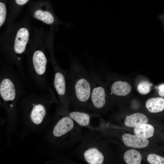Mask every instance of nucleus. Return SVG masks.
Here are the masks:
<instances>
[{
    "mask_svg": "<svg viewBox=\"0 0 164 164\" xmlns=\"http://www.w3.org/2000/svg\"><path fill=\"white\" fill-rule=\"evenodd\" d=\"M67 83L70 105L77 108L87 107L91 90V79L90 74L76 61L71 63Z\"/></svg>",
    "mask_w": 164,
    "mask_h": 164,
    "instance_id": "nucleus-1",
    "label": "nucleus"
},
{
    "mask_svg": "<svg viewBox=\"0 0 164 164\" xmlns=\"http://www.w3.org/2000/svg\"><path fill=\"white\" fill-rule=\"evenodd\" d=\"M0 67V97L5 107L12 109L29 88L13 66L7 63Z\"/></svg>",
    "mask_w": 164,
    "mask_h": 164,
    "instance_id": "nucleus-2",
    "label": "nucleus"
},
{
    "mask_svg": "<svg viewBox=\"0 0 164 164\" xmlns=\"http://www.w3.org/2000/svg\"><path fill=\"white\" fill-rule=\"evenodd\" d=\"M92 88L89 102L87 107L99 111L105 106L106 102L107 92L103 82L96 73H90Z\"/></svg>",
    "mask_w": 164,
    "mask_h": 164,
    "instance_id": "nucleus-3",
    "label": "nucleus"
},
{
    "mask_svg": "<svg viewBox=\"0 0 164 164\" xmlns=\"http://www.w3.org/2000/svg\"><path fill=\"white\" fill-rule=\"evenodd\" d=\"M54 71L53 86L63 105L68 108L70 104L67 92V71L62 69L54 59H51Z\"/></svg>",
    "mask_w": 164,
    "mask_h": 164,
    "instance_id": "nucleus-4",
    "label": "nucleus"
},
{
    "mask_svg": "<svg viewBox=\"0 0 164 164\" xmlns=\"http://www.w3.org/2000/svg\"><path fill=\"white\" fill-rule=\"evenodd\" d=\"M74 125L73 120L69 116L63 117L55 126L53 134L56 137L62 136L72 130Z\"/></svg>",
    "mask_w": 164,
    "mask_h": 164,
    "instance_id": "nucleus-5",
    "label": "nucleus"
},
{
    "mask_svg": "<svg viewBox=\"0 0 164 164\" xmlns=\"http://www.w3.org/2000/svg\"><path fill=\"white\" fill-rule=\"evenodd\" d=\"M122 139L126 146L135 148H145L148 146L149 142V140L146 138L130 134H123Z\"/></svg>",
    "mask_w": 164,
    "mask_h": 164,
    "instance_id": "nucleus-6",
    "label": "nucleus"
},
{
    "mask_svg": "<svg viewBox=\"0 0 164 164\" xmlns=\"http://www.w3.org/2000/svg\"><path fill=\"white\" fill-rule=\"evenodd\" d=\"M83 156L86 162L89 164H101L104 160L103 153L95 147H90L85 150Z\"/></svg>",
    "mask_w": 164,
    "mask_h": 164,
    "instance_id": "nucleus-7",
    "label": "nucleus"
},
{
    "mask_svg": "<svg viewBox=\"0 0 164 164\" xmlns=\"http://www.w3.org/2000/svg\"><path fill=\"white\" fill-rule=\"evenodd\" d=\"M131 90V86L127 82L116 80L111 85L110 94L116 96H125L130 93Z\"/></svg>",
    "mask_w": 164,
    "mask_h": 164,
    "instance_id": "nucleus-8",
    "label": "nucleus"
},
{
    "mask_svg": "<svg viewBox=\"0 0 164 164\" xmlns=\"http://www.w3.org/2000/svg\"><path fill=\"white\" fill-rule=\"evenodd\" d=\"M148 119L144 114L136 113L126 117L124 125L129 127H135L143 123H147Z\"/></svg>",
    "mask_w": 164,
    "mask_h": 164,
    "instance_id": "nucleus-9",
    "label": "nucleus"
},
{
    "mask_svg": "<svg viewBox=\"0 0 164 164\" xmlns=\"http://www.w3.org/2000/svg\"><path fill=\"white\" fill-rule=\"evenodd\" d=\"M146 107L151 113H158L164 109V98L162 97L152 98L146 102Z\"/></svg>",
    "mask_w": 164,
    "mask_h": 164,
    "instance_id": "nucleus-10",
    "label": "nucleus"
},
{
    "mask_svg": "<svg viewBox=\"0 0 164 164\" xmlns=\"http://www.w3.org/2000/svg\"><path fill=\"white\" fill-rule=\"evenodd\" d=\"M154 129L150 124L145 123L136 127L134 129L135 135L147 138L152 137L154 134Z\"/></svg>",
    "mask_w": 164,
    "mask_h": 164,
    "instance_id": "nucleus-11",
    "label": "nucleus"
},
{
    "mask_svg": "<svg viewBox=\"0 0 164 164\" xmlns=\"http://www.w3.org/2000/svg\"><path fill=\"white\" fill-rule=\"evenodd\" d=\"M69 116L80 126H87L89 124L90 117L87 113L79 111H73L69 113Z\"/></svg>",
    "mask_w": 164,
    "mask_h": 164,
    "instance_id": "nucleus-12",
    "label": "nucleus"
},
{
    "mask_svg": "<svg viewBox=\"0 0 164 164\" xmlns=\"http://www.w3.org/2000/svg\"><path fill=\"white\" fill-rule=\"evenodd\" d=\"M124 158L125 162L127 164H140L142 156L138 151L131 149L125 152Z\"/></svg>",
    "mask_w": 164,
    "mask_h": 164,
    "instance_id": "nucleus-13",
    "label": "nucleus"
},
{
    "mask_svg": "<svg viewBox=\"0 0 164 164\" xmlns=\"http://www.w3.org/2000/svg\"><path fill=\"white\" fill-rule=\"evenodd\" d=\"M34 16L36 19L43 21L46 24H51L54 21V18L52 14L47 11L38 10L35 12Z\"/></svg>",
    "mask_w": 164,
    "mask_h": 164,
    "instance_id": "nucleus-14",
    "label": "nucleus"
},
{
    "mask_svg": "<svg viewBox=\"0 0 164 164\" xmlns=\"http://www.w3.org/2000/svg\"><path fill=\"white\" fill-rule=\"evenodd\" d=\"M151 85V84L148 82L145 81H142L138 85V91L141 94H147L150 91Z\"/></svg>",
    "mask_w": 164,
    "mask_h": 164,
    "instance_id": "nucleus-15",
    "label": "nucleus"
},
{
    "mask_svg": "<svg viewBox=\"0 0 164 164\" xmlns=\"http://www.w3.org/2000/svg\"><path fill=\"white\" fill-rule=\"evenodd\" d=\"M147 159L151 164H164V158L155 154H149L147 156Z\"/></svg>",
    "mask_w": 164,
    "mask_h": 164,
    "instance_id": "nucleus-16",
    "label": "nucleus"
},
{
    "mask_svg": "<svg viewBox=\"0 0 164 164\" xmlns=\"http://www.w3.org/2000/svg\"><path fill=\"white\" fill-rule=\"evenodd\" d=\"M6 14V10L5 6L4 3L2 2L0 3V26L3 25L4 22Z\"/></svg>",
    "mask_w": 164,
    "mask_h": 164,
    "instance_id": "nucleus-17",
    "label": "nucleus"
},
{
    "mask_svg": "<svg viewBox=\"0 0 164 164\" xmlns=\"http://www.w3.org/2000/svg\"><path fill=\"white\" fill-rule=\"evenodd\" d=\"M158 89L159 95L162 97H164V84L160 85L158 87Z\"/></svg>",
    "mask_w": 164,
    "mask_h": 164,
    "instance_id": "nucleus-18",
    "label": "nucleus"
},
{
    "mask_svg": "<svg viewBox=\"0 0 164 164\" xmlns=\"http://www.w3.org/2000/svg\"><path fill=\"white\" fill-rule=\"evenodd\" d=\"M29 0H15L16 3L18 5H22L25 4Z\"/></svg>",
    "mask_w": 164,
    "mask_h": 164,
    "instance_id": "nucleus-19",
    "label": "nucleus"
}]
</instances>
